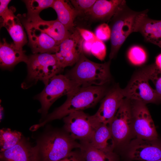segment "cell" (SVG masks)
Wrapping results in <instances>:
<instances>
[{"label":"cell","instance_id":"cell-7","mask_svg":"<svg viewBox=\"0 0 161 161\" xmlns=\"http://www.w3.org/2000/svg\"><path fill=\"white\" fill-rule=\"evenodd\" d=\"M81 86H83L80 83L69 79L65 75L54 76L45 85L42 92L35 97L41 104L38 112L45 116L51 106L57 100Z\"/></svg>","mask_w":161,"mask_h":161},{"label":"cell","instance_id":"cell-31","mask_svg":"<svg viewBox=\"0 0 161 161\" xmlns=\"http://www.w3.org/2000/svg\"><path fill=\"white\" fill-rule=\"evenodd\" d=\"M76 29L84 41L93 42L97 39L95 33L89 30L79 27Z\"/></svg>","mask_w":161,"mask_h":161},{"label":"cell","instance_id":"cell-19","mask_svg":"<svg viewBox=\"0 0 161 161\" xmlns=\"http://www.w3.org/2000/svg\"><path fill=\"white\" fill-rule=\"evenodd\" d=\"M13 7L4 18L1 19V25L5 27L12 38L13 43L18 48L23 47L27 42V36L21 21L15 16Z\"/></svg>","mask_w":161,"mask_h":161},{"label":"cell","instance_id":"cell-27","mask_svg":"<svg viewBox=\"0 0 161 161\" xmlns=\"http://www.w3.org/2000/svg\"><path fill=\"white\" fill-rule=\"evenodd\" d=\"M149 80L154 83L155 89L161 100V71L156 66L155 64L149 65Z\"/></svg>","mask_w":161,"mask_h":161},{"label":"cell","instance_id":"cell-11","mask_svg":"<svg viewBox=\"0 0 161 161\" xmlns=\"http://www.w3.org/2000/svg\"><path fill=\"white\" fill-rule=\"evenodd\" d=\"M118 85L108 91L102 99L98 110L91 118L95 126L104 124L109 125L121 105L124 97Z\"/></svg>","mask_w":161,"mask_h":161},{"label":"cell","instance_id":"cell-18","mask_svg":"<svg viewBox=\"0 0 161 161\" xmlns=\"http://www.w3.org/2000/svg\"><path fill=\"white\" fill-rule=\"evenodd\" d=\"M126 4V1L124 0H97L85 14L93 19L106 21L111 19Z\"/></svg>","mask_w":161,"mask_h":161},{"label":"cell","instance_id":"cell-36","mask_svg":"<svg viewBox=\"0 0 161 161\" xmlns=\"http://www.w3.org/2000/svg\"><path fill=\"white\" fill-rule=\"evenodd\" d=\"M154 161H161V159H160V160H157Z\"/></svg>","mask_w":161,"mask_h":161},{"label":"cell","instance_id":"cell-32","mask_svg":"<svg viewBox=\"0 0 161 161\" xmlns=\"http://www.w3.org/2000/svg\"><path fill=\"white\" fill-rule=\"evenodd\" d=\"M58 161H85L80 151H72L65 158Z\"/></svg>","mask_w":161,"mask_h":161},{"label":"cell","instance_id":"cell-28","mask_svg":"<svg viewBox=\"0 0 161 161\" xmlns=\"http://www.w3.org/2000/svg\"><path fill=\"white\" fill-rule=\"evenodd\" d=\"M97 0H71L70 2L74 8L80 14H85L92 7Z\"/></svg>","mask_w":161,"mask_h":161},{"label":"cell","instance_id":"cell-33","mask_svg":"<svg viewBox=\"0 0 161 161\" xmlns=\"http://www.w3.org/2000/svg\"><path fill=\"white\" fill-rule=\"evenodd\" d=\"M10 0H0V16L1 18L4 17L7 15L10 10V7L9 8L8 7Z\"/></svg>","mask_w":161,"mask_h":161},{"label":"cell","instance_id":"cell-26","mask_svg":"<svg viewBox=\"0 0 161 161\" xmlns=\"http://www.w3.org/2000/svg\"><path fill=\"white\" fill-rule=\"evenodd\" d=\"M128 57L130 62L135 65H140L146 61L147 55L144 49L138 46L131 47L128 52Z\"/></svg>","mask_w":161,"mask_h":161},{"label":"cell","instance_id":"cell-1","mask_svg":"<svg viewBox=\"0 0 161 161\" xmlns=\"http://www.w3.org/2000/svg\"><path fill=\"white\" fill-rule=\"evenodd\" d=\"M107 92L104 85L80 86L68 94L66 101L62 105L47 115L42 122L32 126V129L36 130L51 121L92 107L102 99Z\"/></svg>","mask_w":161,"mask_h":161},{"label":"cell","instance_id":"cell-21","mask_svg":"<svg viewBox=\"0 0 161 161\" xmlns=\"http://www.w3.org/2000/svg\"><path fill=\"white\" fill-rule=\"evenodd\" d=\"M52 8L57 13V19L70 32L74 30V21L79 14L68 1L55 0Z\"/></svg>","mask_w":161,"mask_h":161},{"label":"cell","instance_id":"cell-12","mask_svg":"<svg viewBox=\"0 0 161 161\" xmlns=\"http://www.w3.org/2000/svg\"><path fill=\"white\" fill-rule=\"evenodd\" d=\"M126 155L131 160L154 161L161 159V142L134 138L127 145Z\"/></svg>","mask_w":161,"mask_h":161},{"label":"cell","instance_id":"cell-15","mask_svg":"<svg viewBox=\"0 0 161 161\" xmlns=\"http://www.w3.org/2000/svg\"><path fill=\"white\" fill-rule=\"evenodd\" d=\"M148 10L141 11L135 32H140L146 41L161 48V20H154L148 16Z\"/></svg>","mask_w":161,"mask_h":161},{"label":"cell","instance_id":"cell-8","mask_svg":"<svg viewBox=\"0 0 161 161\" xmlns=\"http://www.w3.org/2000/svg\"><path fill=\"white\" fill-rule=\"evenodd\" d=\"M109 126L114 148H121L128 145L133 136L130 100L124 99Z\"/></svg>","mask_w":161,"mask_h":161},{"label":"cell","instance_id":"cell-4","mask_svg":"<svg viewBox=\"0 0 161 161\" xmlns=\"http://www.w3.org/2000/svg\"><path fill=\"white\" fill-rule=\"evenodd\" d=\"M141 12H136L126 5L120 8L111 19V48L110 60L114 58L128 36L135 32L136 27Z\"/></svg>","mask_w":161,"mask_h":161},{"label":"cell","instance_id":"cell-10","mask_svg":"<svg viewBox=\"0 0 161 161\" xmlns=\"http://www.w3.org/2000/svg\"><path fill=\"white\" fill-rule=\"evenodd\" d=\"M64 129L73 139L89 142L95 127L91 115L83 111L73 112L63 118Z\"/></svg>","mask_w":161,"mask_h":161},{"label":"cell","instance_id":"cell-20","mask_svg":"<svg viewBox=\"0 0 161 161\" xmlns=\"http://www.w3.org/2000/svg\"><path fill=\"white\" fill-rule=\"evenodd\" d=\"M28 57L23 49L18 48L13 43H8L4 38L0 44V66L3 69H11L19 62H27Z\"/></svg>","mask_w":161,"mask_h":161},{"label":"cell","instance_id":"cell-35","mask_svg":"<svg viewBox=\"0 0 161 161\" xmlns=\"http://www.w3.org/2000/svg\"><path fill=\"white\" fill-rule=\"evenodd\" d=\"M155 64L156 67L161 71V53L156 57Z\"/></svg>","mask_w":161,"mask_h":161},{"label":"cell","instance_id":"cell-30","mask_svg":"<svg viewBox=\"0 0 161 161\" xmlns=\"http://www.w3.org/2000/svg\"><path fill=\"white\" fill-rule=\"evenodd\" d=\"M95 34L97 38L102 41L110 39L111 31L109 26L106 23H103L96 28Z\"/></svg>","mask_w":161,"mask_h":161},{"label":"cell","instance_id":"cell-29","mask_svg":"<svg viewBox=\"0 0 161 161\" xmlns=\"http://www.w3.org/2000/svg\"><path fill=\"white\" fill-rule=\"evenodd\" d=\"M106 48L103 41L97 39L92 44L91 53L101 61L104 59L106 54Z\"/></svg>","mask_w":161,"mask_h":161},{"label":"cell","instance_id":"cell-2","mask_svg":"<svg viewBox=\"0 0 161 161\" xmlns=\"http://www.w3.org/2000/svg\"><path fill=\"white\" fill-rule=\"evenodd\" d=\"M80 145L65 131H52L41 137L35 146L39 161H58Z\"/></svg>","mask_w":161,"mask_h":161},{"label":"cell","instance_id":"cell-17","mask_svg":"<svg viewBox=\"0 0 161 161\" xmlns=\"http://www.w3.org/2000/svg\"><path fill=\"white\" fill-rule=\"evenodd\" d=\"M21 21L25 22L47 33L55 41L58 45L72 33L57 19L45 21L39 17L30 21L24 19Z\"/></svg>","mask_w":161,"mask_h":161},{"label":"cell","instance_id":"cell-16","mask_svg":"<svg viewBox=\"0 0 161 161\" xmlns=\"http://www.w3.org/2000/svg\"><path fill=\"white\" fill-rule=\"evenodd\" d=\"M0 161H39L35 146L32 147L23 137L11 148L0 152Z\"/></svg>","mask_w":161,"mask_h":161},{"label":"cell","instance_id":"cell-6","mask_svg":"<svg viewBox=\"0 0 161 161\" xmlns=\"http://www.w3.org/2000/svg\"><path fill=\"white\" fill-rule=\"evenodd\" d=\"M149 65L137 71L133 74L126 87L121 89L124 97L145 104L161 103L155 90L149 84Z\"/></svg>","mask_w":161,"mask_h":161},{"label":"cell","instance_id":"cell-9","mask_svg":"<svg viewBox=\"0 0 161 161\" xmlns=\"http://www.w3.org/2000/svg\"><path fill=\"white\" fill-rule=\"evenodd\" d=\"M133 136L148 140L158 139V135L146 104L130 100Z\"/></svg>","mask_w":161,"mask_h":161},{"label":"cell","instance_id":"cell-3","mask_svg":"<svg viewBox=\"0 0 161 161\" xmlns=\"http://www.w3.org/2000/svg\"><path fill=\"white\" fill-rule=\"evenodd\" d=\"M110 63V60L102 64L94 62L88 59L83 52L75 65L65 75L83 86L104 85L111 78Z\"/></svg>","mask_w":161,"mask_h":161},{"label":"cell","instance_id":"cell-13","mask_svg":"<svg viewBox=\"0 0 161 161\" xmlns=\"http://www.w3.org/2000/svg\"><path fill=\"white\" fill-rule=\"evenodd\" d=\"M83 41L76 29L69 37L58 46L54 54L63 69L74 65L78 61L83 52L82 45Z\"/></svg>","mask_w":161,"mask_h":161},{"label":"cell","instance_id":"cell-24","mask_svg":"<svg viewBox=\"0 0 161 161\" xmlns=\"http://www.w3.org/2000/svg\"><path fill=\"white\" fill-rule=\"evenodd\" d=\"M55 0H25L23 1L27 9L25 19L29 21L40 17L39 14L43 10L52 7Z\"/></svg>","mask_w":161,"mask_h":161},{"label":"cell","instance_id":"cell-22","mask_svg":"<svg viewBox=\"0 0 161 161\" xmlns=\"http://www.w3.org/2000/svg\"><path fill=\"white\" fill-rule=\"evenodd\" d=\"M89 143L97 149L113 151L114 142L109 125L104 124L98 125L95 129Z\"/></svg>","mask_w":161,"mask_h":161},{"label":"cell","instance_id":"cell-5","mask_svg":"<svg viewBox=\"0 0 161 161\" xmlns=\"http://www.w3.org/2000/svg\"><path fill=\"white\" fill-rule=\"evenodd\" d=\"M28 74L23 87L27 88L38 80L45 85L63 68L59 64L55 54L49 53L33 54L28 57L26 63Z\"/></svg>","mask_w":161,"mask_h":161},{"label":"cell","instance_id":"cell-14","mask_svg":"<svg viewBox=\"0 0 161 161\" xmlns=\"http://www.w3.org/2000/svg\"><path fill=\"white\" fill-rule=\"evenodd\" d=\"M21 22L27 32L29 44L33 54L55 53L58 45L53 38L36 27L25 22Z\"/></svg>","mask_w":161,"mask_h":161},{"label":"cell","instance_id":"cell-34","mask_svg":"<svg viewBox=\"0 0 161 161\" xmlns=\"http://www.w3.org/2000/svg\"><path fill=\"white\" fill-rule=\"evenodd\" d=\"M93 42L83 41L82 45V49L84 53L89 55L92 54L91 49Z\"/></svg>","mask_w":161,"mask_h":161},{"label":"cell","instance_id":"cell-25","mask_svg":"<svg viewBox=\"0 0 161 161\" xmlns=\"http://www.w3.org/2000/svg\"><path fill=\"white\" fill-rule=\"evenodd\" d=\"M21 133L9 128L0 130V152L11 148L17 144L22 138Z\"/></svg>","mask_w":161,"mask_h":161},{"label":"cell","instance_id":"cell-23","mask_svg":"<svg viewBox=\"0 0 161 161\" xmlns=\"http://www.w3.org/2000/svg\"><path fill=\"white\" fill-rule=\"evenodd\" d=\"M80 150L85 161H119L113 151H103L92 146L89 142H80Z\"/></svg>","mask_w":161,"mask_h":161}]
</instances>
